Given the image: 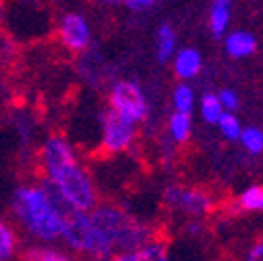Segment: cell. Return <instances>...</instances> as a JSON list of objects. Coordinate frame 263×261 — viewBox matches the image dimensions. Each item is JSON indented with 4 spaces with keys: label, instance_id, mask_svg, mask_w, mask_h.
Instances as JSON below:
<instances>
[{
    "label": "cell",
    "instance_id": "9",
    "mask_svg": "<svg viewBox=\"0 0 263 261\" xmlns=\"http://www.w3.org/2000/svg\"><path fill=\"white\" fill-rule=\"evenodd\" d=\"M107 261H172L170 259V251L161 240L153 238L146 245L134 249V251H125V253H117L113 257H109Z\"/></svg>",
    "mask_w": 263,
    "mask_h": 261
},
{
    "label": "cell",
    "instance_id": "23",
    "mask_svg": "<svg viewBox=\"0 0 263 261\" xmlns=\"http://www.w3.org/2000/svg\"><path fill=\"white\" fill-rule=\"evenodd\" d=\"M245 261H263V240L255 243V245H253V247L247 251Z\"/></svg>",
    "mask_w": 263,
    "mask_h": 261
},
{
    "label": "cell",
    "instance_id": "7",
    "mask_svg": "<svg viewBox=\"0 0 263 261\" xmlns=\"http://www.w3.org/2000/svg\"><path fill=\"white\" fill-rule=\"evenodd\" d=\"M59 40L71 52H84L92 44V31L88 21L78 13H67L59 21Z\"/></svg>",
    "mask_w": 263,
    "mask_h": 261
},
{
    "label": "cell",
    "instance_id": "15",
    "mask_svg": "<svg viewBox=\"0 0 263 261\" xmlns=\"http://www.w3.org/2000/svg\"><path fill=\"white\" fill-rule=\"evenodd\" d=\"M194 105H196L194 88H192L190 84H186V82H180V84L174 88V92H172V107H174V111L192 115Z\"/></svg>",
    "mask_w": 263,
    "mask_h": 261
},
{
    "label": "cell",
    "instance_id": "16",
    "mask_svg": "<svg viewBox=\"0 0 263 261\" xmlns=\"http://www.w3.org/2000/svg\"><path fill=\"white\" fill-rule=\"evenodd\" d=\"M199 113H201V117H203L205 123L215 125V123L219 121V117H221L226 111H223L221 105H219L217 94H213V92H205L201 99H199Z\"/></svg>",
    "mask_w": 263,
    "mask_h": 261
},
{
    "label": "cell",
    "instance_id": "2",
    "mask_svg": "<svg viewBox=\"0 0 263 261\" xmlns=\"http://www.w3.org/2000/svg\"><path fill=\"white\" fill-rule=\"evenodd\" d=\"M90 213V221L94 226V230L109 251V255L134 251L148 240H153V230L151 226L138 219L136 215H132L123 207L115 205H103L94 207Z\"/></svg>",
    "mask_w": 263,
    "mask_h": 261
},
{
    "label": "cell",
    "instance_id": "22",
    "mask_svg": "<svg viewBox=\"0 0 263 261\" xmlns=\"http://www.w3.org/2000/svg\"><path fill=\"white\" fill-rule=\"evenodd\" d=\"M119 3H123L132 11H146L157 3V0H119Z\"/></svg>",
    "mask_w": 263,
    "mask_h": 261
},
{
    "label": "cell",
    "instance_id": "6",
    "mask_svg": "<svg viewBox=\"0 0 263 261\" xmlns=\"http://www.w3.org/2000/svg\"><path fill=\"white\" fill-rule=\"evenodd\" d=\"M101 129H103V146L107 153L129 151L138 136V125L111 109H107L101 115Z\"/></svg>",
    "mask_w": 263,
    "mask_h": 261
},
{
    "label": "cell",
    "instance_id": "13",
    "mask_svg": "<svg viewBox=\"0 0 263 261\" xmlns=\"http://www.w3.org/2000/svg\"><path fill=\"white\" fill-rule=\"evenodd\" d=\"M167 136L174 144H184L192 136V115L174 111L167 119Z\"/></svg>",
    "mask_w": 263,
    "mask_h": 261
},
{
    "label": "cell",
    "instance_id": "4",
    "mask_svg": "<svg viewBox=\"0 0 263 261\" xmlns=\"http://www.w3.org/2000/svg\"><path fill=\"white\" fill-rule=\"evenodd\" d=\"M109 109L134 121L136 125L144 123L151 117L148 96L140 84L132 80H119L109 90Z\"/></svg>",
    "mask_w": 263,
    "mask_h": 261
},
{
    "label": "cell",
    "instance_id": "18",
    "mask_svg": "<svg viewBox=\"0 0 263 261\" xmlns=\"http://www.w3.org/2000/svg\"><path fill=\"white\" fill-rule=\"evenodd\" d=\"M215 125H217L219 134H221L226 140H230V142H236V140L240 138L242 123H240V119L236 117V113H223Z\"/></svg>",
    "mask_w": 263,
    "mask_h": 261
},
{
    "label": "cell",
    "instance_id": "20",
    "mask_svg": "<svg viewBox=\"0 0 263 261\" xmlns=\"http://www.w3.org/2000/svg\"><path fill=\"white\" fill-rule=\"evenodd\" d=\"M15 247H17L15 232L11 230V226L0 221V261L11 259L15 255Z\"/></svg>",
    "mask_w": 263,
    "mask_h": 261
},
{
    "label": "cell",
    "instance_id": "3",
    "mask_svg": "<svg viewBox=\"0 0 263 261\" xmlns=\"http://www.w3.org/2000/svg\"><path fill=\"white\" fill-rule=\"evenodd\" d=\"M19 221L40 240L61 238V217L42 186H19L13 197Z\"/></svg>",
    "mask_w": 263,
    "mask_h": 261
},
{
    "label": "cell",
    "instance_id": "11",
    "mask_svg": "<svg viewBox=\"0 0 263 261\" xmlns=\"http://www.w3.org/2000/svg\"><path fill=\"white\" fill-rule=\"evenodd\" d=\"M232 19V0H213L209 7V31L215 38H223Z\"/></svg>",
    "mask_w": 263,
    "mask_h": 261
},
{
    "label": "cell",
    "instance_id": "1",
    "mask_svg": "<svg viewBox=\"0 0 263 261\" xmlns=\"http://www.w3.org/2000/svg\"><path fill=\"white\" fill-rule=\"evenodd\" d=\"M46 182L78 211H92L96 207V188L90 174L82 167L69 140L50 136L42 148Z\"/></svg>",
    "mask_w": 263,
    "mask_h": 261
},
{
    "label": "cell",
    "instance_id": "5",
    "mask_svg": "<svg viewBox=\"0 0 263 261\" xmlns=\"http://www.w3.org/2000/svg\"><path fill=\"white\" fill-rule=\"evenodd\" d=\"M163 203L167 209L190 219H203L213 209V199L209 192L184 184H170L163 192Z\"/></svg>",
    "mask_w": 263,
    "mask_h": 261
},
{
    "label": "cell",
    "instance_id": "10",
    "mask_svg": "<svg viewBox=\"0 0 263 261\" xmlns=\"http://www.w3.org/2000/svg\"><path fill=\"white\" fill-rule=\"evenodd\" d=\"M223 48L232 59H247L255 52L257 40L251 31L236 29V31H228L223 36Z\"/></svg>",
    "mask_w": 263,
    "mask_h": 261
},
{
    "label": "cell",
    "instance_id": "24",
    "mask_svg": "<svg viewBox=\"0 0 263 261\" xmlns=\"http://www.w3.org/2000/svg\"><path fill=\"white\" fill-rule=\"evenodd\" d=\"M101 3H105V5H115V3H119V0H101Z\"/></svg>",
    "mask_w": 263,
    "mask_h": 261
},
{
    "label": "cell",
    "instance_id": "17",
    "mask_svg": "<svg viewBox=\"0 0 263 261\" xmlns=\"http://www.w3.org/2000/svg\"><path fill=\"white\" fill-rule=\"evenodd\" d=\"M238 142L242 144V148H245L247 153H251V155H261V153H263V129H261V127H255V125L242 127Z\"/></svg>",
    "mask_w": 263,
    "mask_h": 261
},
{
    "label": "cell",
    "instance_id": "21",
    "mask_svg": "<svg viewBox=\"0 0 263 261\" xmlns=\"http://www.w3.org/2000/svg\"><path fill=\"white\" fill-rule=\"evenodd\" d=\"M217 99H219V105L226 113H236L240 107V96L236 94V90L223 88L221 92H217Z\"/></svg>",
    "mask_w": 263,
    "mask_h": 261
},
{
    "label": "cell",
    "instance_id": "12",
    "mask_svg": "<svg viewBox=\"0 0 263 261\" xmlns=\"http://www.w3.org/2000/svg\"><path fill=\"white\" fill-rule=\"evenodd\" d=\"M157 57L161 63H167L174 59L176 50H178V34L176 29L167 23H163L159 29H157Z\"/></svg>",
    "mask_w": 263,
    "mask_h": 261
},
{
    "label": "cell",
    "instance_id": "19",
    "mask_svg": "<svg viewBox=\"0 0 263 261\" xmlns=\"http://www.w3.org/2000/svg\"><path fill=\"white\" fill-rule=\"evenodd\" d=\"M25 261H73V257L63 251H57V249L36 247L25 253Z\"/></svg>",
    "mask_w": 263,
    "mask_h": 261
},
{
    "label": "cell",
    "instance_id": "14",
    "mask_svg": "<svg viewBox=\"0 0 263 261\" xmlns=\"http://www.w3.org/2000/svg\"><path fill=\"white\" fill-rule=\"evenodd\" d=\"M236 207L245 213H263V184L247 186L236 199Z\"/></svg>",
    "mask_w": 263,
    "mask_h": 261
},
{
    "label": "cell",
    "instance_id": "25",
    "mask_svg": "<svg viewBox=\"0 0 263 261\" xmlns=\"http://www.w3.org/2000/svg\"><path fill=\"white\" fill-rule=\"evenodd\" d=\"M0 23H3V7H0Z\"/></svg>",
    "mask_w": 263,
    "mask_h": 261
},
{
    "label": "cell",
    "instance_id": "8",
    "mask_svg": "<svg viewBox=\"0 0 263 261\" xmlns=\"http://www.w3.org/2000/svg\"><path fill=\"white\" fill-rule=\"evenodd\" d=\"M174 73L180 82H190L203 71V57L196 48H178L172 59Z\"/></svg>",
    "mask_w": 263,
    "mask_h": 261
}]
</instances>
